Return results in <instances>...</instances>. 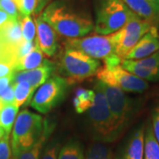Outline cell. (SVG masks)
Segmentation results:
<instances>
[{"label": "cell", "mask_w": 159, "mask_h": 159, "mask_svg": "<svg viewBox=\"0 0 159 159\" xmlns=\"http://www.w3.org/2000/svg\"><path fill=\"white\" fill-rule=\"evenodd\" d=\"M41 16L57 34L67 38L82 37L94 29L89 16L59 0L46 6Z\"/></svg>", "instance_id": "6da1fadb"}, {"label": "cell", "mask_w": 159, "mask_h": 159, "mask_svg": "<svg viewBox=\"0 0 159 159\" xmlns=\"http://www.w3.org/2000/svg\"><path fill=\"white\" fill-rule=\"evenodd\" d=\"M49 125L43 122L39 114L23 110L18 114L11 130V148L12 154L32 147L47 133H51Z\"/></svg>", "instance_id": "7a4b0ae2"}, {"label": "cell", "mask_w": 159, "mask_h": 159, "mask_svg": "<svg viewBox=\"0 0 159 159\" xmlns=\"http://www.w3.org/2000/svg\"><path fill=\"white\" fill-rule=\"evenodd\" d=\"M101 63L81 51L66 49L59 57L58 70L66 80L68 85L81 82L97 74Z\"/></svg>", "instance_id": "3957f363"}, {"label": "cell", "mask_w": 159, "mask_h": 159, "mask_svg": "<svg viewBox=\"0 0 159 159\" xmlns=\"http://www.w3.org/2000/svg\"><path fill=\"white\" fill-rule=\"evenodd\" d=\"M133 14L121 0H99L94 29L102 35L113 34L125 26Z\"/></svg>", "instance_id": "277c9868"}, {"label": "cell", "mask_w": 159, "mask_h": 159, "mask_svg": "<svg viewBox=\"0 0 159 159\" xmlns=\"http://www.w3.org/2000/svg\"><path fill=\"white\" fill-rule=\"evenodd\" d=\"M95 101L89 111V118L96 136L102 140H112L120 131L109 109L106 97L99 87L95 85Z\"/></svg>", "instance_id": "5b68a950"}, {"label": "cell", "mask_w": 159, "mask_h": 159, "mask_svg": "<svg viewBox=\"0 0 159 159\" xmlns=\"http://www.w3.org/2000/svg\"><path fill=\"white\" fill-rule=\"evenodd\" d=\"M153 26V24L148 20H145L134 13L122 29L111 34L114 54L124 59L139 40Z\"/></svg>", "instance_id": "8992f818"}, {"label": "cell", "mask_w": 159, "mask_h": 159, "mask_svg": "<svg viewBox=\"0 0 159 159\" xmlns=\"http://www.w3.org/2000/svg\"><path fill=\"white\" fill-rule=\"evenodd\" d=\"M68 83L62 76L54 75L45 81L34 93L29 105L43 114L48 113L64 100Z\"/></svg>", "instance_id": "52a82bcc"}, {"label": "cell", "mask_w": 159, "mask_h": 159, "mask_svg": "<svg viewBox=\"0 0 159 159\" xmlns=\"http://www.w3.org/2000/svg\"><path fill=\"white\" fill-rule=\"evenodd\" d=\"M96 85L100 88L106 97L109 109L119 130L121 132L131 120L134 113V102L120 89L97 80Z\"/></svg>", "instance_id": "ba28073f"}, {"label": "cell", "mask_w": 159, "mask_h": 159, "mask_svg": "<svg viewBox=\"0 0 159 159\" xmlns=\"http://www.w3.org/2000/svg\"><path fill=\"white\" fill-rule=\"evenodd\" d=\"M97 75L98 80L117 87L124 92L141 94L149 88L148 81L129 73L120 65L111 68L103 66Z\"/></svg>", "instance_id": "9c48e42d"}, {"label": "cell", "mask_w": 159, "mask_h": 159, "mask_svg": "<svg viewBox=\"0 0 159 159\" xmlns=\"http://www.w3.org/2000/svg\"><path fill=\"white\" fill-rule=\"evenodd\" d=\"M64 46L66 49L81 51L96 59H104L114 54L111 34L68 38L64 43Z\"/></svg>", "instance_id": "30bf717a"}, {"label": "cell", "mask_w": 159, "mask_h": 159, "mask_svg": "<svg viewBox=\"0 0 159 159\" xmlns=\"http://www.w3.org/2000/svg\"><path fill=\"white\" fill-rule=\"evenodd\" d=\"M159 51V32L157 26H153L142 36L124 59L138 60L147 57Z\"/></svg>", "instance_id": "8fae6325"}, {"label": "cell", "mask_w": 159, "mask_h": 159, "mask_svg": "<svg viewBox=\"0 0 159 159\" xmlns=\"http://www.w3.org/2000/svg\"><path fill=\"white\" fill-rule=\"evenodd\" d=\"M34 23L36 26L35 39L39 44L41 51L47 57H51L54 56L58 48L57 33L41 15L35 17Z\"/></svg>", "instance_id": "7c38bea8"}, {"label": "cell", "mask_w": 159, "mask_h": 159, "mask_svg": "<svg viewBox=\"0 0 159 159\" xmlns=\"http://www.w3.org/2000/svg\"><path fill=\"white\" fill-rule=\"evenodd\" d=\"M53 71H54L53 64L45 59L43 64L37 68L28 70V71L15 72L12 77V83L27 81L34 89H36L51 78Z\"/></svg>", "instance_id": "4fadbf2b"}, {"label": "cell", "mask_w": 159, "mask_h": 159, "mask_svg": "<svg viewBox=\"0 0 159 159\" xmlns=\"http://www.w3.org/2000/svg\"><path fill=\"white\" fill-rule=\"evenodd\" d=\"M137 16L157 26L159 24V11L148 0H121Z\"/></svg>", "instance_id": "5bb4252c"}, {"label": "cell", "mask_w": 159, "mask_h": 159, "mask_svg": "<svg viewBox=\"0 0 159 159\" xmlns=\"http://www.w3.org/2000/svg\"><path fill=\"white\" fill-rule=\"evenodd\" d=\"M0 37L7 47L16 49L24 41L21 31L20 18L19 20H12L9 21L0 29Z\"/></svg>", "instance_id": "9a60e30c"}, {"label": "cell", "mask_w": 159, "mask_h": 159, "mask_svg": "<svg viewBox=\"0 0 159 159\" xmlns=\"http://www.w3.org/2000/svg\"><path fill=\"white\" fill-rule=\"evenodd\" d=\"M145 144V129L141 125L134 131L127 142L123 157L126 159H143Z\"/></svg>", "instance_id": "2e32d148"}, {"label": "cell", "mask_w": 159, "mask_h": 159, "mask_svg": "<svg viewBox=\"0 0 159 159\" xmlns=\"http://www.w3.org/2000/svg\"><path fill=\"white\" fill-rule=\"evenodd\" d=\"M44 60L45 59L43 58V53L41 51L36 39L34 38V49L27 56H25L18 61L15 66V72L28 71L37 68L43 64Z\"/></svg>", "instance_id": "e0dca14e"}, {"label": "cell", "mask_w": 159, "mask_h": 159, "mask_svg": "<svg viewBox=\"0 0 159 159\" xmlns=\"http://www.w3.org/2000/svg\"><path fill=\"white\" fill-rule=\"evenodd\" d=\"M120 66L128 71L131 74H134L139 78L144 80L146 81H159V71L150 70V69L142 67L138 65L135 60H129V59H122Z\"/></svg>", "instance_id": "ac0fdd59"}, {"label": "cell", "mask_w": 159, "mask_h": 159, "mask_svg": "<svg viewBox=\"0 0 159 159\" xmlns=\"http://www.w3.org/2000/svg\"><path fill=\"white\" fill-rule=\"evenodd\" d=\"M95 91L79 88L75 91V97H74V107L77 113H83L89 111L93 105L95 101Z\"/></svg>", "instance_id": "d6986e66"}, {"label": "cell", "mask_w": 159, "mask_h": 159, "mask_svg": "<svg viewBox=\"0 0 159 159\" xmlns=\"http://www.w3.org/2000/svg\"><path fill=\"white\" fill-rule=\"evenodd\" d=\"M14 87V101L13 104L20 108L26 102H29L33 97L34 89L32 86L27 81H20L17 83H12Z\"/></svg>", "instance_id": "ffe728a7"}, {"label": "cell", "mask_w": 159, "mask_h": 159, "mask_svg": "<svg viewBox=\"0 0 159 159\" xmlns=\"http://www.w3.org/2000/svg\"><path fill=\"white\" fill-rule=\"evenodd\" d=\"M19 108L14 104H6L0 111V127L3 128L6 134H11L14 122L17 118Z\"/></svg>", "instance_id": "44dd1931"}, {"label": "cell", "mask_w": 159, "mask_h": 159, "mask_svg": "<svg viewBox=\"0 0 159 159\" xmlns=\"http://www.w3.org/2000/svg\"><path fill=\"white\" fill-rule=\"evenodd\" d=\"M143 159H159V143L154 135L152 125H148L145 132Z\"/></svg>", "instance_id": "7402d4cb"}, {"label": "cell", "mask_w": 159, "mask_h": 159, "mask_svg": "<svg viewBox=\"0 0 159 159\" xmlns=\"http://www.w3.org/2000/svg\"><path fill=\"white\" fill-rule=\"evenodd\" d=\"M50 133L45 134L32 147L21 150L16 154H12L11 158L12 159H40L41 157V152L43 149V143L45 142L46 139Z\"/></svg>", "instance_id": "603a6c76"}, {"label": "cell", "mask_w": 159, "mask_h": 159, "mask_svg": "<svg viewBox=\"0 0 159 159\" xmlns=\"http://www.w3.org/2000/svg\"><path fill=\"white\" fill-rule=\"evenodd\" d=\"M57 159H86V157L79 142L72 141L63 146Z\"/></svg>", "instance_id": "cb8c5ba5"}, {"label": "cell", "mask_w": 159, "mask_h": 159, "mask_svg": "<svg viewBox=\"0 0 159 159\" xmlns=\"http://www.w3.org/2000/svg\"><path fill=\"white\" fill-rule=\"evenodd\" d=\"M17 63L16 52L12 51L0 56V78L13 75Z\"/></svg>", "instance_id": "d4e9b609"}, {"label": "cell", "mask_w": 159, "mask_h": 159, "mask_svg": "<svg viewBox=\"0 0 159 159\" xmlns=\"http://www.w3.org/2000/svg\"><path fill=\"white\" fill-rule=\"evenodd\" d=\"M86 159H112V153L103 143L96 142L89 148Z\"/></svg>", "instance_id": "484cf974"}, {"label": "cell", "mask_w": 159, "mask_h": 159, "mask_svg": "<svg viewBox=\"0 0 159 159\" xmlns=\"http://www.w3.org/2000/svg\"><path fill=\"white\" fill-rule=\"evenodd\" d=\"M21 23V31H22V37L25 41L33 42L35 38L36 34V26L34 20H33L30 16H22L20 17Z\"/></svg>", "instance_id": "4316f807"}, {"label": "cell", "mask_w": 159, "mask_h": 159, "mask_svg": "<svg viewBox=\"0 0 159 159\" xmlns=\"http://www.w3.org/2000/svg\"><path fill=\"white\" fill-rule=\"evenodd\" d=\"M20 15L30 16L39 9V0H12Z\"/></svg>", "instance_id": "83f0119b"}, {"label": "cell", "mask_w": 159, "mask_h": 159, "mask_svg": "<svg viewBox=\"0 0 159 159\" xmlns=\"http://www.w3.org/2000/svg\"><path fill=\"white\" fill-rule=\"evenodd\" d=\"M0 10L6 12L13 20H19L21 16L12 0H0Z\"/></svg>", "instance_id": "f1b7e54d"}, {"label": "cell", "mask_w": 159, "mask_h": 159, "mask_svg": "<svg viewBox=\"0 0 159 159\" xmlns=\"http://www.w3.org/2000/svg\"><path fill=\"white\" fill-rule=\"evenodd\" d=\"M10 145V135L5 134L0 139V159H11V149Z\"/></svg>", "instance_id": "f546056e"}, {"label": "cell", "mask_w": 159, "mask_h": 159, "mask_svg": "<svg viewBox=\"0 0 159 159\" xmlns=\"http://www.w3.org/2000/svg\"><path fill=\"white\" fill-rule=\"evenodd\" d=\"M34 41L33 42H28V41H23L22 43L16 48V57H17V62L21 59L22 57L27 56L30 51L34 49ZM17 64V63H16Z\"/></svg>", "instance_id": "4dcf8cb0"}, {"label": "cell", "mask_w": 159, "mask_h": 159, "mask_svg": "<svg viewBox=\"0 0 159 159\" xmlns=\"http://www.w3.org/2000/svg\"><path fill=\"white\" fill-rule=\"evenodd\" d=\"M58 144L56 142H51L43 149L41 155V159H57L58 157Z\"/></svg>", "instance_id": "1f68e13d"}, {"label": "cell", "mask_w": 159, "mask_h": 159, "mask_svg": "<svg viewBox=\"0 0 159 159\" xmlns=\"http://www.w3.org/2000/svg\"><path fill=\"white\" fill-rule=\"evenodd\" d=\"M0 100L3 102V103L5 105H6V104H13V101H14V87H13L12 83L0 95Z\"/></svg>", "instance_id": "d6a6232c"}, {"label": "cell", "mask_w": 159, "mask_h": 159, "mask_svg": "<svg viewBox=\"0 0 159 159\" xmlns=\"http://www.w3.org/2000/svg\"><path fill=\"white\" fill-rule=\"evenodd\" d=\"M152 129L154 135L159 143V104L154 109L152 113Z\"/></svg>", "instance_id": "836d02e7"}, {"label": "cell", "mask_w": 159, "mask_h": 159, "mask_svg": "<svg viewBox=\"0 0 159 159\" xmlns=\"http://www.w3.org/2000/svg\"><path fill=\"white\" fill-rule=\"evenodd\" d=\"M12 77L13 75L0 78V95L12 83Z\"/></svg>", "instance_id": "e575fe53"}, {"label": "cell", "mask_w": 159, "mask_h": 159, "mask_svg": "<svg viewBox=\"0 0 159 159\" xmlns=\"http://www.w3.org/2000/svg\"><path fill=\"white\" fill-rule=\"evenodd\" d=\"M13 19L11 17H10L6 12H5L4 11L0 10V29H2L6 24L12 20Z\"/></svg>", "instance_id": "d590c367"}, {"label": "cell", "mask_w": 159, "mask_h": 159, "mask_svg": "<svg viewBox=\"0 0 159 159\" xmlns=\"http://www.w3.org/2000/svg\"><path fill=\"white\" fill-rule=\"evenodd\" d=\"M12 51H15L16 52V49H11L10 47H7L3 43V41H2L1 37H0V56L5 55L6 53H9V52H12Z\"/></svg>", "instance_id": "8d00e7d4"}, {"label": "cell", "mask_w": 159, "mask_h": 159, "mask_svg": "<svg viewBox=\"0 0 159 159\" xmlns=\"http://www.w3.org/2000/svg\"><path fill=\"white\" fill-rule=\"evenodd\" d=\"M151 4H153L154 6L157 7V9L159 11V0H148Z\"/></svg>", "instance_id": "74e56055"}, {"label": "cell", "mask_w": 159, "mask_h": 159, "mask_svg": "<svg viewBox=\"0 0 159 159\" xmlns=\"http://www.w3.org/2000/svg\"><path fill=\"white\" fill-rule=\"evenodd\" d=\"M5 134H6V132L4 131V129H3V128H1V127H0V139L4 136Z\"/></svg>", "instance_id": "f35d334b"}, {"label": "cell", "mask_w": 159, "mask_h": 159, "mask_svg": "<svg viewBox=\"0 0 159 159\" xmlns=\"http://www.w3.org/2000/svg\"><path fill=\"white\" fill-rule=\"evenodd\" d=\"M44 2H45V0H39V8L42 7V6L44 4Z\"/></svg>", "instance_id": "ab89813d"}, {"label": "cell", "mask_w": 159, "mask_h": 159, "mask_svg": "<svg viewBox=\"0 0 159 159\" xmlns=\"http://www.w3.org/2000/svg\"><path fill=\"white\" fill-rule=\"evenodd\" d=\"M120 159H126V158H125V157H124L122 156V157H121V158H120Z\"/></svg>", "instance_id": "60d3db41"}, {"label": "cell", "mask_w": 159, "mask_h": 159, "mask_svg": "<svg viewBox=\"0 0 159 159\" xmlns=\"http://www.w3.org/2000/svg\"><path fill=\"white\" fill-rule=\"evenodd\" d=\"M11 159H12V158H11Z\"/></svg>", "instance_id": "b9f144b4"}, {"label": "cell", "mask_w": 159, "mask_h": 159, "mask_svg": "<svg viewBox=\"0 0 159 159\" xmlns=\"http://www.w3.org/2000/svg\"><path fill=\"white\" fill-rule=\"evenodd\" d=\"M158 25H159V24H158Z\"/></svg>", "instance_id": "7bdbcfd3"}]
</instances>
